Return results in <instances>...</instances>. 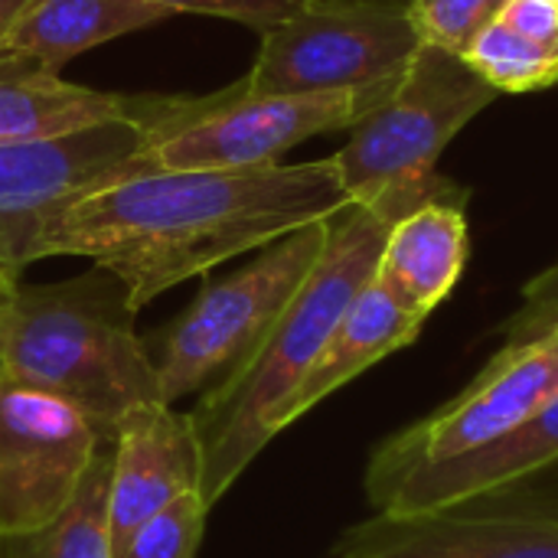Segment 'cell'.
<instances>
[{"label": "cell", "mask_w": 558, "mask_h": 558, "mask_svg": "<svg viewBox=\"0 0 558 558\" xmlns=\"http://www.w3.org/2000/svg\"><path fill=\"white\" fill-rule=\"evenodd\" d=\"M350 206L333 157L239 170H154L62 209L36 262L75 255L111 271L134 311L163 291Z\"/></svg>", "instance_id": "6da1fadb"}, {"label": "cell", "mask_w": 558, "mask_h": 558, "mask_svg": "<svg viewBox=\"0 0 558 558\" xmlns=\"http://www.w3.org/2000/svg\"><path fill=\"white\" fill-rule=\"evenodd\" d=\"M392 222L366 206L327 219V242L262 343L190 412L203 451V500L216 507L284 432V412L353 298L376 278Z\"/></svg>", "instance_id": "7a4b0ae2"}, {"label": "cell", "mask_w": 558, "mask_h": 558, "mask_svg": "<svg viewBox=\"0 0 558 558\" xmlns=\"http://www.w3.org/2000/svg\"><path fill=\"white\" fill-rule=\"evenodd\" d=\"M134 314L124 284L98 265L56 284H20L0 307V373L75 405L111 441L124 415L163 402Z\"/></svg>", "instance_id": "3957f363"}, {"label": "cell", "mask_w": 558, "mask_h": 558, "mask_svg": "<svg viewBox=\"0 0 558 558\" xmlns=\"http://www.w3.org/2000/svg\"><path fill=\"white\" fill-rule=\"evenodd\" d=\"M497 95L464 56L422 43L396 92L333 154L350 203L392 226L428 203H464V190L438 177V160Z\"/></svg>", "instance_id": "277c9868"}, {"label": "cell", "mask_w": 558, "mask_h": 558, "mask_svg": "<svg viewBox=\"0 0 558 558\" xmlns=\"http://www.w3.org/2000/svg\"><path fill=\"white\" fill-rule=\"evenodd\" d=\"M396 85L320 92V95H248L232 85L209 98H150L147 160L154 170H239L278 163L307 137L360 124Z\"/></svg>", "instance_id": "5b68a950"}, {"label": "cell", "mask_w": 558, "mask_h": 558, "mask_svg": "<svg viewBox=\"0 0 558 558\" xmlns=\"http://www.w3.org/2000/svg\"><path fill=\"white\" fill-rule=\"evenodd\" d=\"M409 0H307L262 33L248 95H320L399 85L422 49Z\"/></svg>", "instance_id": "8992f818"}, {"label": "cell", "mask_w": 558, "mask_h": 558, "mask_svg": "<svg viewBox=\"0 0 558 558\" xmlns=\"http://www.w3.org/2000/svg\"><path fill=\"white\" fill-rule=\"evenodd\" d=\"M327 242V219L311 222L258 252L245 268L206 281L196 301L173 320L157 363L167 405L232 373L275 327Z\"/></svg>", "instance_id": "52a82bcc"}, {"label": "cell", "mask_w": 558, "mask_h": 558, "mask_svg": "<svg viewBox=\"0 0 558 558\" xmlns=\"http://www.w3.org/2000/svg\"><path fill=\"white\" fill-rule=\"evenodd\" d=\"M150 111V105H147ZM144 118L108 121L49 141L0 144V268L23 275L43 229L72 203L118 180L154 173Z\"/></svg>", "instance_id": "ba28073f"}, {"label": "cell", "mask_w": 558, "mask_h": 558, "mask_svg": "<svg viewBox=\"0 0 558 558\" xmlns=\"http://www.w3.org/2000/svg\"><path fill=\"white\" fill-rule=\"evenodd\" d=\"M327 558H558V484L533 477L422 513H376Z\"/></svg>", "instance_id": "9c48e42d"}, {"label": "cell", "mask_w": 558, "mask_h": 558, "mask_svg": "<svg viewBox=\"0 0 558 558\" xmlns=\"http://www.w3.org/2000/svg\"><path fill=\"white\" fill-rule=\"evenodd\" d=\"M558 396V327L543 337L500 350L481 376L451 402L389 435L369 458L366 494L379 497L405 474L474 451L520 422L533 418Z\"/></svg>", "instance_id": "30bf717a"}, {"label": "cell", "mask_w": 558, "mask_h": 558, "mask_svg": "<svg viewBox=\"0 0 558 558\" xmlns=\"http://www.w3.org/2000/svg\"><path fill=\"white\" fill-rule=\"evenodd\" d=\"M101 441L98 425L75 405L0 373V536L52 523Z\"/></svg>", "instance_id": "8fae6325"}, {"label": "cell", "mask_w": 558, "mask_h": 558, "mask_svg": "<svg viewBox=\"0 0 558 558\" xmlns=\"http://www.w3.org/2000/svg\"><path fill=\"white\" fill-rule=\"evenodd\" d=\"M111 441V543L118 556L144 520L203 487V451L193 415L167 402H147L124 415Z\"/></svg>", "instance_id": "7c38bea8"}, {"label": "cell", "mask_w": 558, "mask_h": 558, "mask_svg": "<svg viewBox=\"0 0 558 558\" xmlns=\"http://www.w3.org/2000/svg\"><path fill=\"white\" fill-rule=\"evenodd\" d=\"M553 464H558V396L507 435L458 458L425 464L386 487L369 504L376 513H422L474 494L533 481Z\"/></svg>", "instance_id": "4fadbf2b"}, {"label": "cell", "mask_w": 558, "mask_h": 558, "mask_svg": "<svg viewBox=\"0 0 558 558\" xmlns=\"http://www.w3.org/2000/svg\"><path fill=\"white\" fill-rule=\"evenodd\" d=\"M170 16L144 0H33L0 39V72L59 75L69 59Z\"/></svg>", "instance_id": "5bb4252c"}, {"label": "cell", "mask_w": 558, "mask_h": 558, "mask_svg": "<svg viewBox=\"0 0 558 558\" xmlns=\"http://www.w3.org/2000/svg\"><path fill=\"white\" fill-rule=\"evenodd\" d=\"M425 320L428 317H422L418 311L402 304L383 281L373 278L353 298V304L340 317L337 330L330 333L327 347L320 350L317 363L311 366V373L298 386L294 399L288 402L284 428L294 425L301 415H307L314 405H320L327 396H333L337 389H343L347 383L363 376L379 360L415 343Z\"/></svg>", "instance_id": "9a60e30c"}, {"label": "cell", "mask_w": 558, "mask_h": 558, "mask_svg": "<svg viewBox=\"0 0 558 558\" xmlns=\"http://www.w3.org/2000/svg\"><path fill=\"white\" fill-rule=\"evenodd\" d=\"M468 265V219L461 203H428L389 229L376 281L402 304L432 317Z\"/></svg>", "instance_id": "2e32d148"}, {"label": "cell", "mask_w": 558, "mask_h": 558, "mask_svg": "<svg viewBox=\"0 0 558 558\" xmlns=\"http://www.w3.org/2000/svg\"><path fill=\"white\" fill-rule=\"evenodd\" d=\"M150 98L65 82L52 72H0V144L49 141L108 121L144 118Z\"/></svg>", "instance_id": "e0dca14e"}, {"label": "cell", "mask_w": 558, "mask_h": 558, "mask_svg": "<svg viewBox=\"0 0 558 558\" xmlns=\"http://www.w3.org/2000/svg\"><path fill=\"white\" fill-rule=\"evenodd\" d=\"M0 558H114L111 454L98 451L69 507L23 536H0Z\"/></svg>", "instance_id": "ac0fdd59"}, {"label": "cell", "mask_w": 558, "mask_h": 558, "mask_svg": "<svg viewBox=\"0 0 558 558\" xmlns=\"http://www.w3.org/2000/svg\"><path fill=\"white\" fill-rule=\"evenodd\" d=\"M464 59L497 92H536L558 82V59L533 39L510 29L504 20L490 23L464 52Z\"/></svg>", "instance_id": "d6986e66"}, {"label": "cell", "mask_w": 558, "mask_h": 558, "mask_svg": "<svg viewBox=\"0 0 558 558\" xmlns=\"http://www.w3.org/2000/svg\"><path fill=\"white\" fill-rule=\"evenodd\" d=\"M209 510L213 507L203 500L199 490L173 500L170 507L144 520L114 558H196Z\"/></svg>", "instance_id": "ffe728a7"}, {"label": "cell", "mask_w": 558, "mask_h": 558, "mask_svg": "<svg viewBox=\"0 0 558 558\" xmlns=\"http://www.w3.org/2000/svg\"><path fill=\"white\" fill-rule=\"evenodd\" d=\"M510 0H409L425 43L464 56L471 43L500 20Z\"/></svg>", "instance_id": "44dd1931"}, {"label": "cell", "mask_w": 558, "mask_h": 558, "mask_svg": "<svg viewBox=\"0 0 558 558\" xmlns=\"http://www.w3.org/2000/svg\"><path fill=\"white\" fill-rule=\"evenodd\" d=\"M553 327H558V258L546 271H539L536 278L526 281L520 307L500 327L504 350L523 347Z\"/></svg>", "instance_id": "7402d4cb"}, {"label": "cell", "mask_w": 558, "mask_h": 558, "mask_svg": "<svg viewBox=\"0 0 558 558\" xmlns=\"http://www.w3.org/2000/svg\"><path fill=\"white\" fill-rule=\"evenodd\" d=\"M154 7H163L170 13H206V16H222L232 23H242L255 29L258 36L281 20H288L294 10H301L307 0H144Z\"/></svg>", "instance_id": "603a6c76"}, {"label": "cell", "mask_w": 558, "mask_h": 558, "mask_svg": "<svg viewBox=\"0 0 558 558\" xmlns=\"http://www.w3.org/2000/svg\"><path fill=\"white\" fill-rule=\"evenodd\" d=\"M500 20L520 36L533 39L558 59V3L556 0H510Z\"/></svg>", "instance_id": "cb8c5ba5"}, {"label": "cell", "mask_w": 558, "mask_h": 558, "mask_svg": "<svg viewBox=\"0 0 558 558\" xmlns=\"http://www.w3.org/2000/svg\"><path fill=\"white\" fill-rule=\"evenodd\" d=\"M29 3H33V0H0V39L16 26V20L26 13Z\"/></svg>", "instance_id": "d4e9b609"}, {"label": "cell", "mask_w": 558, "mask_h": 558, "mask_svg": "<svg viewBox=\"0 0 558 558\" xmlns=\"http://www.w3.org/2000/svg\"><path fill=\"white\" fill-rule=\"evenodd\" d=\"M16 288H20V278L0 268V307L13 298V291H16Z\"/></svg>", "instance_id": "484cf974"}, {"label": "cell", "mask_w": 558, "mask_h": 558, "mask_svg": "<svg viewBox=\"0 0 558 558\" xmlns=\"http://www.w3.org/2000/svg\"><path fill=\"white\" fill-rule=\"evenodd\" d=\"M556 3H558V0H556Z\"/></svg>", "instance_id": "4316f807"}]
</instances>
